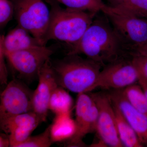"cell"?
Segmentation results:
<instances>
[{"label":"cell","mask_w":147,"mask_h":147,"mask_svg":"<svg viewBox=\"0 0 147 147\" xmlns=\"http://www.w3.org/2000/svg\"><path fill=\"white\" fill-rule=\"evenodd\" d=\"M45 45H46L18 25L6 35L0 37V47L4 53Z\"/></svg>","instance_id":"cell-12"},{"label":"cell","mask_w":147,"mask_h":147,"mask_svg":"<svg viewBox=\"0 0 147 147\" xmlns=\"http://www.w3.org/2000/svg\"><path fill=\"white\" fill-rule=\"evenodd\" d=\"M5 55L0 47V82L2 85H7L8 79V72L5 62Z\"/></svg>","instance_id":"cell-24"},{"label":"cell","mask_w":147,"mask_h":147,"mask_svg":"<svg viewBox=\"0 0 147 147\" xmlns=\"http://www.w3.org/2000/svg\"><path fill=\"white\" fill-rule=\"evenodd\" d=\"M0 122L1 130L9 135L14 129L27 126L37 127L42 121L36 113L31 111L11 116L0 121Z\"/></svg>","instance_id":"cell-15"},{"label":"cell","mask_w":147,"mask_h":147,"mask_svg":"<svg viewBox=\"0 0 147 147\" xmlns=\"http://www.w3.org/2000/svg\"><path fill=\"white\" fill-rule=\"evenodd\" d=\"M131 61L137 70L147 79V57L135 55L131 58Z\"/></svg>","instance_id":"cell-23"},{"label":"cell","mask_w":147,"mask_h":147,"mask_svg":"<svg viewBox=\"0 0 147 147\" xmlns=\"http://www.w3.org/2000/svg\"><path fill=\"white\" fill-rule=\"evenodd\" d=\"M137 71L138 73V80L137 82L144 90L147 99V79L141 72L138 70Z\"/></svg>","instance_id":"cell-25"},{"label":"cell","mask_w":147,"mask_h":147,"mask_svg":"<svg viewBox=\"0 0 147 147\" xmlns=\"http://www.w3.org/2000/svg\"><path fill=\"white\" fill-rule=\"evenodd\" d=\"M112 102L119 137L123 147H144L139 141L135 131L120 108L115 104Z\"/></svg>","instance_id":"cell-14"},{"label":"cell","mask_w":147,"mask_h":147,"mask_svg":"<svg viewBox=\"0 0 147 147\" xmlns=\"http://www.w3.org/2000/svg\"><path fill=\"white\" fill-rule=\"evenodd\" d=\"M50 128L53 143L70 139L76 129L75 120L71 118V112L56 115Z\"/></svg>","instance_id":"cell-13"},{"label":"cell","mask_w":147,"mask_h":147,"mask_svg":"<svg viewBox=\"0 0 147 147\" xmlns=\"http://www.w3.org/2000/svg\"><path fill=\"white\" fill-rule=\"evenodd\" d=\"M14 16L18 25L44 42L50 19V10L42 0H15Z\"/></svg>","instance_id":"cell-5"},{"label":"cell","mask_w":147,"mask_h":147,"mask_svg":"<svg viewBox=\"0 0 147 147\" xmlns=\"http://www.w3.org/2000/svg\"><path fill=\"white\" fill-rule=\"evenodd\" d=\"M98 110L96 131L103 143L110 147H123L120 139L113 102L107 93L89 94Z\"/></svg>","instance_id":"cell-9"},{"label":"cell","mask_w":147,"mask_h":147,"mask_svg":"<svg viewBox=\"0 0 147 147\" xmlns=\"http://www.w3.org/2000/svg\"><path fill=\"white\" fill-rule=\"evenodd\" d=\"M122 90L130 104L139 112L147 116V99L140 85L133 84Z\"/></svg>","instance_id":"cell-18"},{"label":"cell","mask_w":147,"mask_h":147,"mask_svg":"<svg viewBox=\"0 0 147 147\" xmlns=\"http://www.w3.org/2000/svg\"><path fill=\"white\" fill-rule=\"evenodd\" d=\"M52 144L49 126L42 133L35 136H30L17 147H49Z\"/></svg>","instance_id":"cell-20"},{"label":"cell","mask_w":147,"mask_h":147,"mask_svg":"<svg viewBox=\"0 0 147 147\" xmlns=\"http://www.w3.org/2000/svg\"><path fill=\"white\" fill-rule=\"evenodd\" d=\"M38 83L34 91L32 111L39 117L42 122L47 119L50 98L59 86L50 59L47 60L38 72Z\"/></svg>","instance_id":"cell-10"},{"label":"cell","mask_w":147,"mask_h":147,"mask_svg":"<svg viewBox=\"0 0 147 147\" xmlns=\"http://www.w3.org/2000/svg\"><path fill=\"white\" fill-rule=\"evenodd\" d=\"M66 7L90 11L97 13L105 5L101 0H54Z\"/></svg>","instance_id":"cell-19"},{"label":"cell","mask_w":147,"mask_h":147,"mask_svg":"<svg viewBox=\"0 0 147 147\" xmlns=\"http://www.w3.org/2000/svg\"><path fill=\"white\" fill-rule=\"evenodd\" d=\"M51 64L59 86L78 94L92 91L102 67L79 55H67Z\"/></svg>","instance_id":"cell-3"},{"label":"cell","mask_w":147,"mask_h":147,"mask_svg":"<svg viewBox=\"0 0 147 147\" xmlns=\"http://www.w3.org/2000/svg\"><path fill=\"white\" fill-rule=\"evenodd\" d=\"M108 94L112 102L123 113L137 134L141 144L147 146V116L130 104L124 94L122 89L112 90Z\"/></svg>","instance_id":"cell-11"},{"label":"cell","mask_w":147,"mask_h":147,"mask_svg":"<svg viewBox=\"0 0 147 147\" xmlns=\"http://www.w3.org/2000/svg\"><path fill=\"white\" fill-rule=\"evenodd\" d=\"M34 91L21 81L14 79L1 94L0 121L32 111Z\"/></svg>","instance_id":"cell-8"},{"label":"cell","mask_w":147,"mask_h":147,"mask_svg":"<svg viewBox=\"0 0 147 147\" xmlns=\"http://www.w3.org/2000/svg\"><path fill=\"white\" fill-rule=\"evenodd\" d=\"M72 99L70 95L62 87L58 86L50 98L49 110L55 115L71 112Z\"/></svg>","instance_id":"cell-16"},{"label":"cell","mask_w":147,"mask_h":147,"mask_svg":"<svg viewBox=\"0 0 147 147\" xmlns=\"http://www.w3.org/2000/svg\"><path fill=\"white\" fill-rule=\"evenodd\" d=\"M135 55H141V56L147 57V42L140 49H139L136 54L133 56Z\"/></svg>","instance_id":"cell-27"},{"label":"cell","mask_w":147,"mask_h":147,"mask_svg":"<svg viewBox=\"0 0 147 147\" xmlns=\"http://www.w3.org/2000/svg\"><path fill=\"white\" fill-rule=\"evenodd\" d=\"M111 1L113 2V3H114L115 5L114 6L117 5L119 4L123 1V0H110Z\"/></svg>","instance_id":"cell-28"},{"label":"cell","mask_w":147,"mask_h":147,"mask_svg":"<svg viewBox=\"0 0 147 147\" xmlns=\"http://www.w3.org/2000/svg\"><path fill=\"white\" fill-rule=\"evenodd\" d=\"M138 80V71L131 58H121L103 67L92 91L97 88L122 89L135 84Z\"/></svg>","instance_id":"cell-6"},{"label":"cell","mask_w":147,"mask_h":147,"mask_svg":"<svg viewBox=\"0 0 147 147\" xmlns=\"http://www.w3.org/2000/svg\"><path fill=\"white\" fill-rule=\"evenodd\" d=\"M54 53L52 46L45 45L4 53L11 65L21 78L30 80L38 77L40 69Z\"/></svg>","instance_id":"cell-7"},{"label":"cell","mask_w":147,"mask_h":147,"mask_svg":"<svg viewBox=\"0 0 147 147\" xmlns=\"http://www.w3.org/2000/svg\"><path fill=\"white\" fill-rule=\"evenodd\" d=\"M9 136L6 133H1L0 135V147H10Z\"/></svg>","instance_id":"cell-26"},{"label":"cell","mask_w":147,"mask_h":147,"mask_svg":"<svg viewBox=\"0 0 147 147\" xmlns=\"http://www.w3.org/2000/svg\"><path fill=\"white\" fill-rule=\"evenodd\" d=\"M14 15L13 3L9 0H0V27L5 26Z\"/></svg>","instance_id":"cell-22"},{"label":"cell","mask_w":147,"mask_h":147,"mask_svg":"<svg viewBox=\"0 0 147 147\" xmlns=\"http://www.w3.org/2000/svg\"><path fill=\"white\" fill-rule=\"evenodd\" d=\"M94 19L80 40L68 45L67 55H86L102 67L127 56L107 16Z\"/></svg>","instance_id":"cell-1"},{"label":"cell","mask_w":147,"mask_h":147,"mask_svg":"<svg viewBox=\"0 0 147 147\" xmlns=\"http://www.w3.org/2000/svg\"><path fill=\"white\" fill-rule=\"evenodd\" d=\"M36 128L35 126H27L14 129L8 135L10 139V147H17L28 139Z\"/></svg>","instance_id":"cell-21"},{"label":"cell","mask_w":147,"mask_h":147,"mask_svg":"<svg viewBox=\"0 0 147 147\" xmlns=\"http://www.w3.org/2000/svg\"><path fill=\"white\" fill-rule=\"evenodd\" d=\"M101 11L107 16L127 56L132 57L147 42V19L113 10L105 5Z\"/></svg>","instance_id":"cell-4"},{"label":"cell","mask_w":147,"mask_h":147,"mask_svg":"<svg viewBox=\"0 0 147 147\" xmlns=\"http://www.w3.org/2000/svg\"><path fill=\"white\" fill-rule=\"evenodd\" d=\"M50 6V19L44 42L58 40L68 45L78 42L90 26L96 13L62 8L54 0H46Z\"/></svg>","instance_id":"cell-2"},{"label":"cell","mask_w":147,"mask_h":147,"mask_svg":"<svg viewBox=\"0 0 147 147\" xmlns=\"http://www.w3.org/2000/svg\"><path fill=\"white\" fill-rule=\"evenodd\" d=\"M110 7L117 12L147 19V0H123Z\"/></svg>","instance_id":"cell-17"}]
</instances>
